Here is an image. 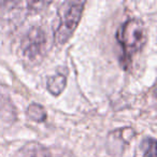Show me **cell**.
<instances>
[{"label": "cell", "mask_w": 157, "mask_h": 157, "mask_svg": "<svg viewBox=\"0 0 157 157\" xmlns=\"http://www.w3.org/2000/svg\"><path fill=\"white\" fill-rule=\"evenodd\" d=\"M116 40L122 46L124 56L122 58L125 68L130 63L133 54L139 52L147 40V33L144 23L139 18H130L120 26L116 31Z\"/></svg>", "instance_id": "1"}, {"label": "cell", "mask_w": 157, "mask_h": 157, "mask_svg": "<svg viewBox=\"0 0 157 157\" xmlns=\"http://www.w3.org/2000/svg\"><path fill=\"white\" fill-rule=\"evenodd\" d=\"M85 1H68L60 10V22L55 33V41L59 45L67 43L75 31L83 14Z\"/></svg>", "instance_id": "2"}, {"label": "cell", "mask_w": 157, "mask_h": 157, "mask_svg": "<svg viewBox=\"0 0 157 157\" xmlns=\"http://www.w3.org/2000/svg\"><path fill=\"white\" fill-rule=\"evenodd\" d=\"M137 133L130 127L111 131L107 138V150L111 157H136Z\"/></svg>", "instance_id": "3"}, {"label": "cell", "mask_w": 157, "mask_h": 157, "mask_svg": "<svg viewBox=\"0 0 157 157\" xmlns=\"http://www.w3.org/2000/svg\"><path fill=\"white\" fill-rule=\"evenodd\" d=\"M46 37L43 29L38 26L31 27L22 40L21 52L29 61H36L44 55Z\"/></svg>", "instance_id": "4"}, {"label": "cell", "mask_w": 157, "mask_h": 157, "mask_svg": "<svg viewBox=\"0 0 157 157\" xmlns=\"http://www.w3.org/2000/svg\"><path fill=\"white\" fill-rule=\"evenodd\" d=\"M17 157H53L51 151L46 146L31 141L26 143L17 152Z\"/></svg>", "instance_id": "5"}, {"label": "cell", "mask_w": 157, "mask_h": 157, "mask_svg": "<svg viewBox=\"0 0 157 157\" xmlns=\"http://www.w3.org/2000/svg\"><path fill=\"white\" fill-rule=\"evenodd\" d=\"M67 86V78L63 73H56L48 78L46 88L53 96H59Z\"/></svg>", "instance_id": "6"}, {"label": "cell", "mask_w": 157, "mask_h": 157, "mask_svg": "<svg viewBox=\"0 0 157 157\" xmlns=\"http://www.w3.org/2000/svg\"><path fill=\"white\" fill-rule=\"evenodd\" d=\"M26 114L29 120L37 123H43L48 117V114H46V111L43 108V105L36 102H33L28 105Z\"/></svg>", "instance_id": "7"}, {"label": "cell", "mask_w": 157, "mask_h": 157, "mask_svg": "<svg viewBox=\"0 0 157 157\" xmlns=\"http://www.w3.org/2000/svg\"><path fill=\"white\" fill-rule=\"evenodd\" d=\"M141 150L143 157H156V140L154 138H146L142 141Z\"/></svg>", "instance_id": "8"}]
</instances>
